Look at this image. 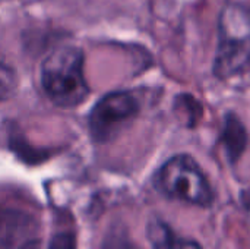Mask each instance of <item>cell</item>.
Segmentation results:
<instances>
[{"instance_id":"obj_1","label":"cell","mask_w":250,"mask_h":249,"mask_svg":"<svg viewBox=\"0 0 250 249\" xmlns=\"http://www.w3.org/2000/svg\"><path fill=\"white\" fill-rule=\"evenodd\" d=\"M41 84L48 98L60 107H76L89 94L83 73V53L75 45L53 50L42 63Z\"/></svg>"},{"instance_id":"obj_2","label":"cell","mask_w":250,"mask_h":249,"mask_svg":"<svg viewBox=\"0 0 250 249\" xmlns=\"http://www.w3.org/2000/svg\"><path fill=\"white\" fill-rule=\"evenodd\" d=\"M250 65V10L227 3L218 16V45L212 72L218 79L243 73Z\"/></svg>"},{"instance_id":"obj_3","label":"cell","mask_w":250,"mask_h":249,"mask_svg":"<svg viewBox=\"0 0 250 249\" xmlns=\"http://www.w3.org/2000/svg\"><path fill=\"white\" fill-rule=\"evenodd\" d=\"M154 185L166 198L196 207H209L215 200L208 178L189 154H177L167 160L155 173Z\"/></svg>"},{"instance_id":"obj_4","label":"cell","mask_w":250,"mask_h":249,"mask_svg":"<svg viewBox=\"0 0 250 249\" xmlns=\"http://www.w3.org/2000/svg\"><path fill=\"white\" fill-rule=\"evenodd\" d=\"M141 110L138 98L127 91L104 95L89 114V131L97 142H108L133 120Z\"/></svg>"},{"instance_id":"obj_5","label":"cell","mask_w":250,"mask_h":249,"mask_svg":"<svg viewBox=\"0 0 250 249\" xmlns=\"http://www.w3.org/2000/svg\"><path fill=\"white\" fill-rule=\"evenodd\" d=\"M220 142L223 144V147L226 150L230 164L234 166L240 160V157L243 156V153L248 147L249 135H248V129L243 125V122L233 112H229L224 117Z\"/></svg>"},{"instance_id":"obj_6","label":"cell","mask_w":250,"mask_h":249,"mask_svg":"<svg viewBox=\"0 0 250 249\" xmlns=\"http://www.w3.org/2000/svg\"><path fill=\"white\" fill-rule=\"evenodd\" d=\"M146 235L152 249H204L199 242L179 236L173 227L161 219L149 222Z\"/></svg>"},{"instance_id":"obj_7","label":"cell","mask_w":250,"mask_h":249,"mask_svg":"<svg viewBox=\"0 0 250 249\" xmlns=\"http://www.w3.org/2000/svg\"><path fill=\"white\" fill-rule=\"evenodd\" d=\"M174 112L188 128H195L204 116L202 104L190 94H179L176 97Z\"/></svg>"},{"instance_id":"obj_8","label":"cell","mask_w":250,"mask_h":249,"mask_svg":"<svg viewBox=\"0 0 250 249\" xmlns=\"http://www.w3.org/2000/svg\"><path fill=\"white\" fill-rule=\"evenodd\" d=\"M21 249H76V239L72 233H60L48 241H29Z\"/></svg>"},{"instance_id":"obj_9","label":"cell","mask_w":250,"mask_h":249,"mask_svg":"<svg viewBox=\"0 0 250 249\" xmlns=\"http://www.w3.org/2000/svg\"><path fill=\"white\" fill-rule=\"evenodd\" d=\"M18 79L13 68L7 65L3 59H0V101L9 98L15 88H16Z\"/></svg>"}]
</instances>
